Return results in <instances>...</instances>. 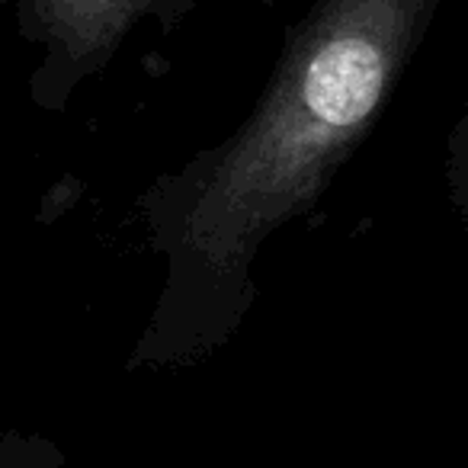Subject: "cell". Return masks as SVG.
I'll list each match as a JSON object with an SVG mask.
<instances>
[{"mask_svg":"<svg viewBox=\"0 0 468 468\" xmlns=\"http://www.w3.org/2000/svg\"><path fill=\"white\" fill-rule=\"evenodd\" d=\"M417 10L420 0L327 4L196 206L189 231L202 254L228 261L312 196L324 167L385 97Z\"/></svg>","mask_w":468,"mask_h":468,"instance_id":"obj_1","label":"cell"},{"mask_svg":"<svg viewBox=\"0 0 468 468\" xmlns=\"http://www.w3.org/2000/svg\"><path fill=\"white\" fill-rule=\"evenodd\" d=\"M148 0H33L42 33L74 55L110 46Z\"/></svg>","mask_w":468,"mask_h":468,"instance_id":"obj_2","label":"cell"}]
</instances>
